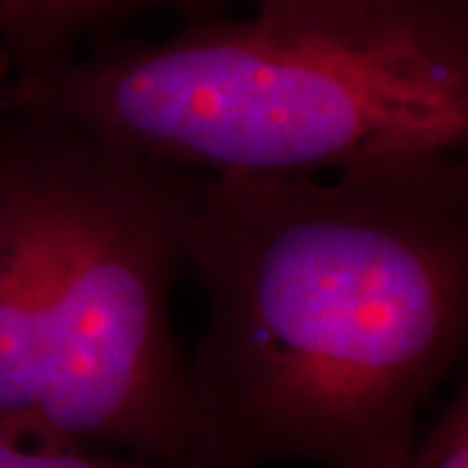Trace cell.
Segmentation results:
<instances>
[{"instance_id":"1","label":"cell","mask_w":468,"mask_h":468,"mask_svg":"<svg viewBox=\"0 0 468 468\" xmlns=\"http://www.w3.org/2000/svg\"><path fill=\"white\" fill-rule=\"evenodd\" d=\"M211 175L185 268L198 468H406L468 344V154Z\"/></svg>"},{"instance_id":"2","label":"cell","mask_w":468,"mask_h":468,"mask_svg":"<svg viewBox=\"0 0 468 468\" xmlns=\"http://www.w3.org/2000/svg\"><path fill=\"white\" fill-rule=\"evenodd\" d=\"M208 177L0 104V437L190 463L172 294Z\"/></svg>"},{"instance_id":"3","label":"cell","mask_w":468,"mask_h":468,"mask_svg":"<svg viewBox=\"0 0 468 468\" xmlns=\"http://www.w3.org/2000/svg\"><path fill=\"white\" fill-rule=\"evenodd\" d=\"M0 104L206 175L468 154V0L349 21L187 18L162 42L112 37L63 66L5 76Z\"/></svg>"},{"instance_id":"4","label":"cell","mask_w":468,"mask_h":468,"mask_svg":"<svg viewBox=\"0 0 468 468\" xmlns=\"http://www.w3.org/2000/svg\"><path fill=\"white\" fill-rule=\"evenodd\" d=\"M229 3L234 0H0L5 76L63 66L149 14H180L187 21L221 14Z\"/></svg>"},{"instance_id":"5","label":"cell","mask_w":468,"mask_h":468,"mask_svg":"<svg viewBox=\"0 0 468 468\" xmlns=\"http://www.w3.org/2000/svg\"><path fill=\"white\" fill-rule=\"evenodd\" d=\"M406 468H468V388L461 385L424 421Z\"/></svg>"},{"instance_id":"6","label":"cell","mask_w":468,"mask_h":468,"mask_svg":"<svg viewBox=\"0 0 468 468\" xmlns=\"http://www.w3.org/2000/svg\"><path fill=\"white\" fill-rule=\"evenodd\" d=\"M0 468H198L196 463L169 461H141L110 452L68 451V448H39L0 437Z\"/></svg>"},{"instance_id":"7","label":"cell","mask_w":468,"mask_h":468,"mask_svg":"<svg viewBox=\"0 0 468 468\" xmlns=\"http://www.w3.org/2000/svg\"><path fill=\"white\" fill-rule=\"evenodd\" d=\"M427 3L442 0H252V11L271 16L294 18H328V21H349L388 11H401Z\"/></svg>"},{"instance_id":"8","label":"cell","mask_w":468,"mask_h":468,"mask_svg":"<svg viewBox=\"0 0 468 468\" xmlns=\"http://www.w3.org/2000/svg\"><path fill=\"white\" fill-rule=\"evenodd\" d=\"M5 73H8V68H5V60H3V55H0V81L5 79Z\"/></svg>"}]
</instances>
